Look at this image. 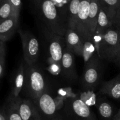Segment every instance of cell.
<instances>
[{"instance_id": "obj_25", "label": "cell", "mask_w": 120, "mask_h": 120, "mask_svg": "<svg viewBox=\"0 0 120 120\" xmlns=\"http://www.w3.org/2000/svg\"><path fill=\"white\" fill-rule=\"evenodd\" d=\"M5 42L0 41V78L2 79L5 72Z\"/></svg>"}, {"instance_id": "obj_7", "label": "cell", "mask_w": 120, "mask_h": 120, "mask_svg": "<svg viewBox=\"0 0 120 120\" xmlns=\"http://www.w3.org/2000/svg\"><path fill=\"white\" fill-rule=\"evenodd\" d=\"M98 56H94L87 64L83 77V85L86 89L90 90L98 83L100 77L101 64Z\"/></svg>"}, {"instance_id": "obj_17", "label": "cell", "mask_w": 120, "mask_h": 120, "mask_svg": "<svg viewBox=\"0 0 120 120\" xmlns=\"http://www.w3.org/2000/svg\"><path fill=\"white\" fill-rule=\"evenodd\" d=\"M113 26L112 21L110 19L103 8L100 7L95 34H105L109 29H110Z\"/></svg>"}, {"instance_id": "obj_14", "label": "cell", "mask_w": 120, "mask_h": 120, "mask_svg": "<svg viewBox=\"0 0 120 120\" xmlns=\"http://www.w3.org/2000/svg\"><path fill=\"white\" fill-rule=\"evenodd\" d=\"M25 66L23 64V63H21L14 76L11 93L9 96V99L15 101L19 98V94L24 87L25 76Z\"/></svg>"}, {"instance_id": "obj_15", "label": "cell", "mask_w": 120, "mask_h": 120, "mask_svg": "<svg viewBox=\"0 0 120 120\" xmlns=\"http://www.w3.org/2000/svg\"><path fill=\"white\" fill-rule=\"evenodd\" d=\"M100 93L114 99H120V73L115 78L102 84Z\"/></svg>"}, {"instance_id": "obj_12", "label": "cell", "mask_w": 120, "mask_h": 120, "mask_svg": "<svg viewBox=\"0 0 120 120\" xmlns=\"http://www.w3.org/2000/svg\"><path fill=\"white\" fill-rule=\"evenodd\" d=\"M64 38L67 48L73 54L82 56L84 39L81 35L76 30L69 28Z\"/></svg>"}, {"instance_id": "obj_23", "label": "cell", "mask_w": 120, "mask_h": 120, "mask_svg": "<svg viewBox=\"0 0 120 120\" xmlns=\"http://www.w3.org/2000/svg\"><path fill=\"white\" fill-rule=\"evenodd\" d=\"M0 22L12 15V8L9 0H0Z\"/></svg>"}, {"instance_id": "obj_20", "label": "cell", "mask_w": 120, "mask_h": 120, "mask_svg": "<svg viewBox=\"0 0 120 120\" xmlns=\"http://www.w3.org/2000/svg\"><path fill=\"white\" fill-rule=\"evenodd\" d=\"M4 107L7 120H22L16 101L8 99Z\"/></svg>"}, {"instance_id": "obj_10", "label": "cell", "mask_w": 120, "mask_h": 120, "mask_svg": "<svg viewBox=\"0 0 120 120\" xmlns=\"http://www.w3.org/2000/svg\"><path fill=\"white\" fill-rule=\"evenodd\" d=\"M15 101L17 103L22 120H42L41 116L32 101L21 98Z\"/></svg>"}, {"instance_id": "obj_11", "label": "cell", "mask_w": 120, "mask_h": 120, "mask_svg": "<svg viewBox=\"0 0 120 120\" xmlns=\"http://www.w3.org/2000/svg\"><path fill=\"white\" fill-rule=\"evenodd\" d=\"M62 73L63 76L70 80H75L77 78L73 53L66 47L63 50L62 59Z\"/></svg>"}, {"instance_id": "obj_16", "label": "cell", "mask_w": 120, "mask_h": 120, "mask_svg": "<svg viewBox=\"0 0 120 120\" xmlns=\"http://www.w3.org/2000/svg\"><path fill=\"white\" fill-rule=\"evenodd\" d=\"M100 7V0H91L89 16V32L91 40H93L96 32Z\"/></svg>"}, {"instance_id": "obj_32", "label": "cell", "mask_w": 120, "mask_h": 120, "mask_svg": "<svg viewBox=\"0 0 120 120\" xmlns=\"http://www.w3.org/2000/svg\"><path fill=\"white\" fill-rule=\"evenodd\" d=\"M112 120H120V110L114 116Z\"/></svg>"}, {"instance_id": "obj_22", "label": "cell", "mask_w": 120, "mask_h": 120, "mask_svg": "<svg viewBox=\"0 0 120 120\" xmlns=\"http://www.w3.org/2000/svg\"><path fill=\"white\" fill-rule=\"evenodd\" d=\"M98 112L101 118L104 120H112L113 114L112 107L109 102L101 101L97 104Z\"/></svg>"}, {"instance_id": "obj_2", "label": "cell", "mask_w": 120, "mask_h": 120, "mask_svg": "<svg viewBox=\"0 0 120 120\" xmlns=\"http://www.w3.org/2000/svg\"><path fill=\"white\" fill-rule=\"evenodd\" d=\"M97 55L101 59L120 63L119 29L113 26L102 35Z\"/></svg>"}, {"instance_id": "obj_9", "label": "cell", "mask_w": 120, "mask_h": 120, "mask_svg": "<svg viewBox=\"0 0 120 120\" xmlns=\"http://www.w3.org/2000/svg\"><path fill=\"white\" fill-rule=\"evenodd\" d=\"M91 0H81L79 9L76 30L83 39L90 38L89 32V16Z\"/></svg>"}, {"instance_id": "obj_6", "label": "cell", "mask_w": 120, "mask_h": 120, "mask_svg": "<svg viewBox=\"0 0 120 120\" xmlns=\"http://www.w3.org/2000/svg\"><path fill=\"white\" fill-rule=\"evenodd\" d=\"M42 120H64L56 109L53 98L47 92L32 100Z\"/></svg>"}, {"instance_id": "obj_31", "label": "cell", "mask_w": 120, "mask_h": 120, "mask_svg": "<svg viewBox=\"0 0 120 120\" xmlns=\"http://www.w3.org/2000/svg\"><path fill=\"white\" fill-rule=\"evenodd\" d=\"M0 120H7L4 107L1 110V112H0Z\"/></svg>"}, {"instance_id": "obj_33", "label": "cell", "mask_w": 120, "mask_h": 120, "mask_svg": "<svg viewBox=\"0 0 120 120\" xmlns=\"http://www.w3.org/2000/svg\"><path fill=\"white\" fill-rule=\"evenodd\" d=\"M70 0H63V4H66V3H68V2H70Z\"/></svg>"}, {"instance_id": "obj_30", "label": "cell", "mask_w": 120, "mask_h": 120, "mask_svg": "<svg viewBox=\"0 0 120 120\" xmlns=\"http://www.w3.org/2000/svg\"><path fill=\"white\" fill-rule=\"evenodd\" d=\"M112 23H113V25L115 27L120 29V2L117 14H116V16L112 21Z\"/></svg>"}, {"instance_id": "obj_27", "label": "cell", "mask_w": 120, "mask_h": 120, "mask_svg": "<svg viewBox=\"0 0 120 120\" xmlns=\"http://www.w3.org/2000/svg\"><path fill=\"white\" fill-rule=\"evenodd\" d=\"M57 95L64 98L66 100L76 98V94L73 92L71 87L60 88L57 90Z\"/></svg>"}, {"instance_id": "obj_28", "label": "cell", "mask_w": 120, "mask_h": 120, "mask_svg": "<svg viewBox=\"0 0 120 120\" xmlns=\"http://www.w3.org/2000/svg\"><path fill=\"white\" fill-rule=\"evenodd\" d=\"M9 2L12 8V16H14L19 20L21 5H22L21 0H9Z\"/></svg>"}, {"instance_id": "obj_26", "label": "cell", "mask_w": 120, "mask_h": 120, "mask_svg": "<svg viewBox=\"0 0 120 120\" xmlns=\"http://www.w3.org/2000/svg\"><path fill=\"white\" fill-rule=\"evenodd\" d=\"M48 63H49V66L48 67L47 69L52 75H59L60 73L62 72V69L61 63L55 62L50 58L48 59Z\"/></svg>"}, {"instance_id": "obj_21", "label": "cell", "mask_w": 120, "mask_h": 120, "mask_svg": "<svg viewBox=\"0 0 120 120\" xmlns=\"http://www.w3.org/2000/svg\"><path fill=\"white\" fill-rule=\"evenodd\" d=\"M96 52L97 53L96 46L93 40L90 39L84 40L83 42L82 57L86 64L95 56Z\"/></svg>"}, {"instance_id": "obj_29", "label": "cell", "mask_w": 120, "mask_h": 120, "mask_svg": "<svg viewBox=\"0 0 120 120\" xmlns=\"http://www.w3.org/2000/svg\"><path fill=\"white\" fill-rule=\"evenodd\" d=\"M54 101H55V105H56V109L58 111L64 107V102L66 101V100L64 99L63 97L57 95L56 97L53 98Z\"/></svg>"}, {"instance_id": "obj_18", "label": "cell", "mask_w": 120, "mask_h": 120, "mask_svg": "<svg viewBox=\"0 0 120 120\" xmlns=\"http://www.w3.org/2000/svg\"><path fill=\"white\" fill-rule=\"evenodd\" d=\"M80 1L81 0H70L69 2L68 22V25L69 29L76 30Z\"/></svg>"}, {"instance_id": "obj_8", "label": "cell", "mask_w": 120, "mask_h": 120, "mask_svg": "<svg viewBox=\"0 0 120 120\" xmlns=\"http://www.w3.org/2000/svg\"><path fill=\"white\" fill-rule=\"evenodd\" d=\"M45 38L49 45V58L56 62L61 63L63 56V44L66 43L63 36L51 32L45 27L44 30Z\"/></svg>"}, {"instance_id": "obj_1", "label": "cell", "mask_w": 120, "mask_h": 120, "mask_svg": "<svg viewBox=\"0 0 120 120\" xmlns=\"http://www.w3.org/2000/svg\"><path fill=\"white\" fill-rule=\"evenodd\" d=\"M38 6L46 28L51 32L64 37L69 27L60 17L55 3L52 0H38Z\"/></svg>"}, {"instance_id": "obj_34", "label": "cell", "mask_w": 120, "mask_h": 120, "mask_svg": "<svg viewBox=\"0 0 120 120\" xmlns=\"http://www.w3.org/2000/svg\"></svg>"}, {"instance_id": "obj_24", "label": "cell", "mask_w": 120, "mask_h": 120, "mask_svg": "<svg viewBox=\"0 0 120 120\" xmlns=\"http://www.w3.org/2000/svg\"><path fill=\"white\" fill-rule=\"evenodd\" d=\"M79 98L89 107L93 106L96 103V95L91 90L81 93Z\"/></svg>"}, {"instance_id": "obj_19", "label": "cell", "mask_w": 120, "mask_h": 120, "mask_svg": "<svg viewBox=\"0 0 120 120\" xmlns=\"http://www.w3.org/2000/svg\"><path fill=\"white\" fill-rule=\"evenodd\" d=\"M101 7L105 12L111 21L116 16L120 0H100Z\"/></svg>"}, {"instance_id": "obj_3", "label": "cell", "mask_w": 120, "mask_h": 120, "mask_svg": "<svg viewBox=\"0 0 120 120\" xmlns=\"http://www.w3.org/2000/svg\"><path fill=\"white\" fill-rule=\"evenodd\" d=\"M25 90L32 100L46 92V84L43 75L34 65L26 64L25 69Z\"/></svg>"}, {"instance_id": "obj_13", "label": "cell", "mask_w": 120, "mask_h": 120, "mask_svg": "<svg viewBox=\"0 0 120 120\" xmlns=\"http://www.w3.org/2000/svg\"><path fill=\"white\" fill-rule=\"evenodd\" d=\"M0 23V41L6 42L12 37L17 30L19 20L11 16Z\"/></svg>"}, {"instance_id": "obj_5", "label": "cell", "mask_w": 120, "mask_h": 120, "mask_svg": "<svg viewBox=\"0 0 120 120\" xmlns=\"http://www.w3.org/2000/svg\"><path fill=\"white\" fill-rule=\"evenodd\" d=\"M22 42L23 57L28 65H34L38 60L39 53V45L37 39L28 30H18Z\"/></svg>"}, {"instance_id": "obj_4", "label": "cell", "mask_w": 120, "mask_h": 120, "mask_svg": "<svg viewBox=\"0 0 120 120\" xmlns=\"http://www.w3.org/2000/svg\"><path fill=\"white\" fill-rule=\"evenodd\" d=\"M64 106V114L67 120H98L94 114L80 98L69 99Z\"/></svg>"}]
</instances>
